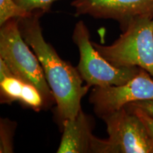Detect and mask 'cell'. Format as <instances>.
<instances>
[{"label": "cell", "instance_id": "obj_1", "mask_svg": "<svg viewBox=\"0 0 153 153\" xmlns=\"http://www.w3.org/2000/svg\"><path fill=\"white\" fill-rule=\"evenodd\" d=\"M41 13H33L18 19L21 33L41 62L45 79L55 97L61 123L73 118L82 109L81 100L90 87L82 85L84 80L76 68L59 56L44 38L40 23Z\"/></svg>", "mask_w": 153, "mask_h": 153}, {"label": "cell", "instance_id": "obj_2", "mask_svg": "<svg viewBox=\"0 0 153 153\" xmlns=\"http://www.w3.org/2000/svg\"><path fill=\"white\" fill-rule=\"evenodd\" d=\"M101 56L118 68L139 67L153 77V19L132 21L110 45L92 42Z\"/></svg>", "mask_w": 153, "mask_h": 153}, {"label": "cell", "instance_id": "obj_3", "mask_svg": "<svg viewBox=\"0 0 153 153\" xmlns=\"http://www.w3.org/2000/svg\"><path fill=\"white\" fill-rule=\"evenodd\" d=\"M0 28V59L13 74L35 86L48 106L55 101L41 64L21 33L18 19H11Z\"/></svg>", "mask_w": 153, "mask_h": 153}, {"label": "cell", "instance_id": "obj_4", "mask_svg": "<svg viewBox=\"0 0 153 153\" xmlns=\"http://www.w3.org/2000/svg\"><path fill=\"white\" fill-rule=\"evenodd\" d=\"M72 37L79 51V62L76 69L89 87L121 85L139 73V67L118 68L101 56L93 46L89 29L83 21L75 24Z\"/></svg>", "mask_w": 153, "mask_h": 153}, {"label": "cell", "instance_id": "obj_5", "mask_svg": "<svg viewBox=\"0 0 153 153\" xmlns=\"http://www.w3.org/2000/svg\"><path fill=\"white\" fill-rule=\"evenodd\" d=\"M108 137L103 153H153V141L138 116L126 107L101 116Z\"/></svg>", "mask_w": 153, "mask_h": 153}, {"label": "cell", "instance_id": "obj_6", "mask_svg": "<svg viewBox=\"0 0 153 153\" xmlns=\"http://www.w3.org/2000/svg\"><path fill=\"white\" fill-rule=\"evenodd\" d=\"M149 99H153V78L143 68L136 76L123 85L94 87L89 96V102L95 114L100 118L130 103Z\"/></svg>", "mask_w": 153, "mask_h": 153}, {"label": "cell", "instance_id": "obj_7", "mask_svg": "<svg viewBox=\"0 0 153 153\" xmlns=\"http://www.w3.org/2000/svg\"><path fill=\"white\" fill-rule=\"evenodd\" d=\"M71 5L76 16L112 19L119 23L122 31L135 19H153V0H74Z\"/></svg>", "mask_w": 153, "mask_h": 153}, {"label": "cell", "instance_id": "obj_8", "mask_svg": "<svg viewBox=\"0 0 153 153\" xmlns=\"http://www.w3.org/2000/svg\"><path fill=\"white\" fill-rule=\"evenodd\" d=\"M94 120L81 109L73 118L63 121L57 153H101L102 140L93 135Z\"/></svg>", "mask_w": 153, "mask_h": 153}, {"label": "cell", "instance_id": "obj_9", "mask_svg": "<svg viewBox=\"0 0 153 153\" xmlns=\"http://www.w3.org/2000/svg\"><path fill=\"white\" fill-rule=\"evenodd\" d=\"M0 99L1 104L19 101L22 105L39 111L48 106L41 91L31 84L16 76L0 59Z\"/></svg>", "mask_w": 153, "mask_h": 153}, {"label": "cell", "instance_id": "obj_10", "mask_svg": "<svg viewBox=\"0 0 153 153\" xmlns=\"http://www.w3.org/2000/svg\"><path fill=\"white\" fill-rule=\"evenodd\" d=\"M16 123L9 118L0 119V152L11 153L14 152V136Z\"/></svg>", "mask_w": 153, "mask_h": 153}, {"label": "cell", "instance_id": "obj_11", "mask_svg": "<svg viewBox=\"0 0 153 153\" xmlns=\"http://www.w3.org/2000/svg\"><path fill=\"white\" fill-rule=\"evenodd\" d=\"M30 14L19 7L14 0H0V26L11 19L23 18Z\"/></svg>", "mask_w": 153, "mask_h": 153}, {"label": "cell", "instance_id": "obj_12", "mask_svg": "<svg viewBox=\"0 0 153 153\" xmlns=\"http://www.w3.org/2000/svg\"><path fill=\"white\" fill-rule=\"evenodd\" d=\"M57 0H14L19 7L28 13H41L44 14L51 10L53 4Z\"/></svg>", "mask_w": 153, "mask_h": 153}, {"label": "cell", "instance_id": "obj_13", "mask_svg": "<svg viewBox=\"0 0 153 153\" xmlns=\"http://www.w3.org/2000/svg\"><path fill=\"white\" fill-rule=\"evenodd\" d=\"M125 107L129 111L134 113L137 116H138L140 119L142 120L145 128H146L149 135H150V138L153 141V117L147 114V113H145L144 111L139 108H137V107L131 106H129V105H127Z\"/></svg>", "mask_w": 153, "mask_h": 153}, {"label": "cell", "instance_id": "obj_14", "mask_svg": "<svg viewBox=\"0 0 153 153\" xmlns=\"http://www.w3.org/2000/svg\"><path fill=\"white\" fill-rule=\"evenodd\" d=\"M128 105L140 108V109L144 111L145 113H147V114L153 117V99L135 101V102L130 103Z\"/></svg>", "mask_w": 153, "mask_h": 153}]
</instances>
